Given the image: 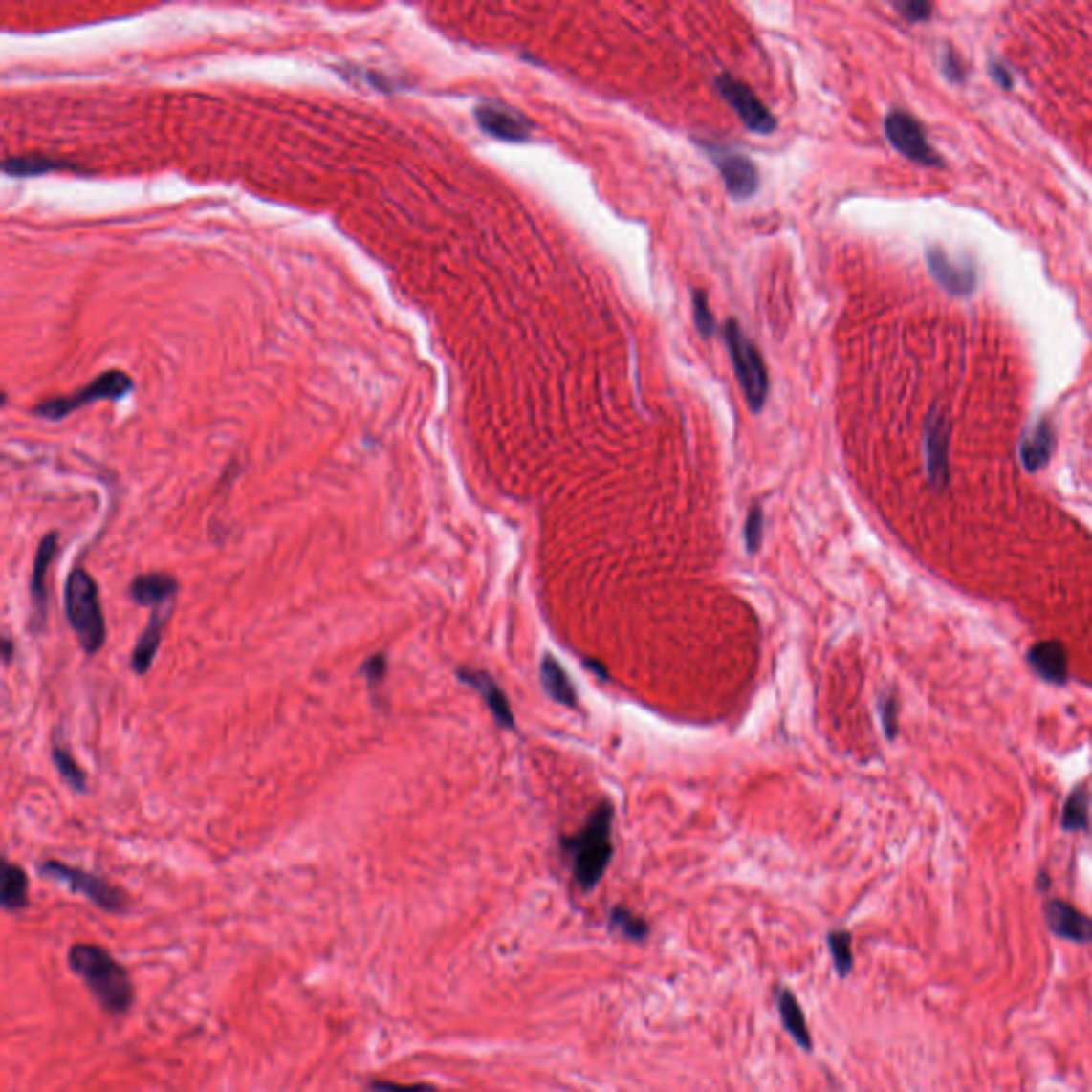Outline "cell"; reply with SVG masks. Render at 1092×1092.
<instances>
[{"mask_svg": "<svg viewBox=\"0 0 1092 1092\" xmlns=\"http://www.w3.org/2000/svg\"><path fill=\"white\" fill-rule=\"evenodd\" d=\"M69 967L105 1012L120 1016L128 1012L135 1001L133 982L126 969L95 943H76L69 950Z\"/></svg>", "mask_w": 1092, "mask_h": 1092, "instance_id": "6da1fadb", "label": "cell"}, {"mask_svg": "<svg viewBox=\"0 0 1092 1092\" xmlns=\"http://www.w3.org/2000/svg\"><path fill=\"white\" fill-rule=\"evenodd\" d=\"M613 804L601 800L577 835L561 841L572 864V875L589 892L601 882L613 858Z\"/></svg>", "mask_w": 1092, "mask_h": 1092, "instance_id": "7a4b0ae2", "label": "cell"}, {"mask_svg": "<svg viewBox=\"0 0 1092 1092\" xmlns=\"http://www.w3.org/2000/svg\"><path fill=\"white\" fill-rule=\"evenodd\" d=\"M64 613L83 653L97 655L103 649L107 623L103 606H100L98 585L83 568H76L69 574L64 585Z\"/></svg>", "mask_w": 1092, "mask_h": 1092, "instance_id": "3957f363", "label": "cell"}, {"mask_svg": "<svg viewBox=\"0 0 1092 1092\" xmlns=\"http://www.w3.org/2000/svg\"><path fill=\"white\" fill-rule=\"evenodd\" d=\"M724 339L749 408L760 412L768 397V372L760 350L745 336V331L738 327L736 320H730L726 325Z\"/></svg>", "mask_w": 1092, "mask_h": 1092, "instance_id": "277c9868", "label": "cell"}, {"mask_svg": "<svg viewBox=\"0 0 1092 1092\" xmlns=\"http://www.w3.org/2000/svg\"><path fill=\"white\" fill-rule=\"evenodd\" d=\"M39 871L48 879H54V882L67 885L71 892L86 896L90 903H95L98 909H103L107 913H124L128 909L126 894L107 884L103 877L92 875L88 871H83V868L62 864L58 860H45Z\"/></svg>", "mask_w": 1092, "mask_h": 1092, "instance_id": "5b68a950", "label": "cell"}, {"mask_svg": "<svg viewBox=\"0 0 1092 1092\" xmlns=\"http://www.w3.org/2000/svg\"><path fill=\"white\" fill-rule=\"evenodd\" d=\"M133 388L131 378L122 372H107L103 376H98L97 381H92L88 386L79 388L69 397H55V400H48L36 405L33 410L36 416H43V419L48 421H60L64 416H69L71 412L79 410L81 405L92 404V402H98V400H118V397L126 395L128 391Z\"/></svg>", "mask_w": 1092, "mask_h": 1092, "instance_id": "8992f818", "label": "cell"}, {"mask_svg": "<svg viewBox=\"0 0 1092 1092\" xmlns=\"http://www.w3.org/2000/svg\"><path fill=\"white\" fill-rule=\"evenodd\" d=\"M715 86L719 90V95L724 97L726 103L736 111L740 122H743L749 131L755 133V135L775 133L776 118L773 116V111L755 97V92L749 88L747 83L738 81L732 76L724 73V76L717 77Z\"/></svg>", "mask_w": 1092, "mask_h": 1092, "instance_id": "52a82bcc", "label": "cell"}, {"mask_svg": "<svg viewBox=\"0 0 1092 1092\" xmlns=\"http://www.w3.org/2000/svg\"><path fill=\"white\" fill-rule=\"evenodd\" d=\"M885 135L896 150H899L906 159L924 164V166H939L941 159L934 152V147L927 142L922 126L913 116L905 114V111H890L885 118Z\"/></svg>", "mask_w": 1092, "mask_h": 1092, "instance_id": "ba28073f", "label": "cell"}, {"mask_svg": "<svg viewBox=\"0 0 1092 1092\" xmlns=\"http://www.w3.org/2000/svg\"><path fill=\"white\" fill-rule=\"evenodd\" d=\"M924 452L932 487L946 489L950 483V425L939 408H932L924 423Z\"/></svg>", "mask_w": 1092, "mask_h": 1092, "instance_id": "9c48e42d", "label": "cell"}, {"mask_svg": "<svg viewBox=\"0 0 1092 1092\" xmlns=\"http://www.w3.org/2000/svg\"><path fill=\"white\" fill-rule=\"evenodd\" d=\"M474 116L480 131L499 139V142L521 143L534 133L532 120L504 103H480L474 109Z\"/></svg>", "mask_w": 1092, "mask_h": 1092, "instance_id": "30bf717a", "label": "cell"}, {"mask_svg": "<svg viewBox=\"0 0 1092 1092\" xmlns=\"http://www.w3.org/2000/svg\"><path fill=\"white\" fill-rule=\"evenodd\" d=\"M707 150L719 166L721 180H724L730 197L743 201L755 194L757 186H760V175H757L755 164L745 154L728 152L724 147H715L710 143L707 145Z\"/></svg>", "mask_w": 1092, "mask_h": 1092, "instance_id": "8fae6325", "label": "cell"}, {"mask_svg": "<svg viewBox=\"0 0 1092 1092\" xmlns=\"http://www.w3.org/2000/svg\"><path fill=\"white\" fill-rule=\"evenodd\" d=\"M58 532H48L36 546L34 563H33V577H31V601L34 610V632H43L45 623H48V572L55 555H58Z\"/></svg>", "mask_w": 1092, "mask_h": 1092, "instance_id": "7c38bea8", "label": "cell"}, {"mask_svg": "<svg viewBox=\"0 0 1092 1092\" xmlns=\"http://www.w3.org/2000/svg\"><path fill=\"white\" fill-rule=\"evenodd\" d=\"M1043 920L1059 939L1088 946L1092 943V918L1060 899H1050L1043 905Z\"/></svg>", "mask_w": 1092, "mask_h": 1092, "instance_id": "4fadbf2b", "label": "cell"}, {"mask_svg": "<svg viewBox=\"0 0 1092 1092\" xmlns=\"http://www.w3.org/2000/svg\"><path fill=\"white\" fill-rule=\"evenodd\" d=\"M457 679L461 683H466L468 688L476 689L480 693V698L485 700V705L489 707V710H491V715L497 721L499 728L514 730L516 719H514L511 702H508L506 693L495 683L491 674L485 672V670H474V668H457Z\"/></svg>", "mask_w": 1092, "mask_h": 1092, "instance_id": "5bb4252c", "label": "cell"}, {"mask_svg": "<svg viewBox=\"0 0 1092 1092\" xmlns=\"http://www.w3.org/2000/svg\"><path fill=\"white\" fill-rule=\"evenodd\" d=\"M171 615H173V604L152 608L150 622H147L145 629L142 632V636H139V641H137L135 649L131 653V670L135 674H139V677H143V674L150 672L156 655H159V651H161L164 627H166V623H169Z\"/></svg>", "mask_w": 1092, "mask_h": 1092, "instance_id": "9a60e30c", "label": "cell"}, {"mask_svg": "<svg viewBox=\"0 0 1092 1092\" xmlns=\"http://www.w3.org/2000/svg\"><path fill=\"white\" fill-rule=\"evenodd\" d=\"M180 591V582L169 572H147L139 574L128 585V596L137 606L159 608L175 604V596Z\"/></svg>", "mask_w": 1092, "mask_h": 1092, "instance_id": "2e32d148", "label": "cell"}, {"mask_svg": "<svg viewBox=\"0 0 1092 1092\" xmlns=\"http://www.w3.org/2000/svg\"><path fill=\"white\" fill-rule=\"evenodd\" d=\"M928 267L943 289L954 295H969L975 289V270L969 263H954L943 248L928 250Z\"/></svg>", "mask_w": 1092, "mask_h": 1092, "instance_id": "e0dca14e", "label": "cell"}, {"mask_svg": "<svg viewBox=\"0 0 1092 1092\" xmlns=\"http://www.w3.org/2000/svg\"><path fill=\"white\" fill-rule=\"evenodd\" d=\"M1031 668L1039 674L1043 681L1062 685L1069 679V662L1067 651L1062 643L1059 641H1045L1033 644L1029 653H1026Z\"/></svg>", "mask_w": 1092, "mask_h": 1092, "instance_id": "ac0fdd59", "label": "cell"}, {"mask_svg": "<svg viewBox=\"0 0 1092 1092\" xmlns=\"http://www.w3.org/2000/svg\"><path fill=\"white\" fill-rule=\"evenodd\" d=\"M1054 444H1057V438H1054L1052 425L1048 421L1035 425V429L1026 433L1020 444L1022 466L1029 471L1041 470L1052 457Z\"/></svg>", "mask_w": 1092, "mask_h": 1092, "instance_id": "d6986e66", "label": "cell"}, {"mask_svg": "<svg viewBox=\"0 0 1092 1092\" xmlns=\"http://www.w3.org/2000/svg\"><path fill=\"white\" fill-rule=\"evenodd\" d=\"M776 1007H779L781 1022L785 1026V1031L790 1033V1037L798 1043L804 1052H811L813 1050L811 1031L798 998H796L788 988H779L776 990Z\"/></svg>", "mask_w": 1092, "mask_h": 1092, "instance_id": "ffe728a7", "label": "cell"}, {"mask_svg": "<svg viewBox=\"0 0 1092 1092\" xmlns=\"http://www.w3.org/2000/svg\"><path fill=\"white\" fill-rule=\"evenodd\" d=\"M540 681H542L544 691L549 693L555 702H559V705L568 707V709L577 707V691H574V685L570 683L566 670H563V666L555 660L553 655L542 657Z\"/></svg>", "mask_w": 1092, "mask_h": 1092, "instance_id": "44dd1931", "label": "cell"}, {"mask_svg": "<svg viewBox=\"0 0 1092 1092\" xmlns=\"http://www.w3.org/2000/svg\"><path fill=\"white\" fill-rule=\"evenodd\" d=\"M0 903H3L5 911H22L28 906V875L22 866L3 863V873H0Z\"/></svg>", "mask_w": 1092, "mask_h": 1092, "instance_id": "7402d4cb", "label": "cell"}, {"mask_svg": "<svg viewBox=\"0 0 1092 1092\" xmlns=\"http://www.w3.org/2000/svg\"><path fill=\"white\" fill-rule=\"evenodd\" d=\"M52 762L55 766V771L60 773V776L64 781H67V785L73 792L76 794L88 792V776H86V773H83V768L77 764V760L73 757V753L69 752L67 747L60 745V743H54Z\"/></svg>", "mask_w": 1092, "mask_h": 1092, "instance_id": "603a6c76", "label": "cell"}, {"mask_svg": "<svg viewBox=\"0 0 1092 1092\" xmlns=\"http://www.w3.org/2000/svg\"><path fill=\"white\" fill-rule=\"evenodd\" d=\"M1088 809H1090V794L1084 785H1078V788H1073V792L1069 794L1065 807H1062V818H1060L1062 830L1069 832L1086 830L1090 821Z\"/></svg>", "mask_w": 1092, "mask_h": 1092, "instance_id": "cb8c5ba5", "label": "cell"}, {"mask_svg": "<svg viewBox=\"0 0 1092 1092\" xmlns=\"http://www.w3.org/2000/svg\"><path fill=\"white\" fill-rule=\"evenodd\" d=\"M608 924L610 928L617 930L619 934H623L625 939H632V941H644L649 937V924H646L641 915H636L627 909L623 905H617L610 909L608 915Z\"/></svg>", "mask_w": 1092, "mask_h": 1092, "instance_id": "d4e9b609", "label": "cell"}, {"mask_svg": "<svg viewBox=\"0 0 1092 1092\" xmlns=\"http://www.w3.org/2000/svg\"><path fill=\"white\" fill-rule=\"evenodd\" d=\"M828 950L839 977H847L854 969V951H851V934L847 930L828 932Z\"/></svg>", "mask_w": 1092, "mask_h": 1092, "instance_id": "484cf974", "label": "cell"}, {"mask_svg": "<svg viewBox=\"0 0 1092 1092\" xmlns=\"http://www.w3.org/2000/svg\"><path fill=\"white\" fill-rule=\"evenodd\" d=\"M67 163L50 161L45 156H15V159H7L3 169L7 175H41L54 169H62Z\"/></svg>", "mask_w": 1092, "mask_h": 1092, "instance_id": "4316f807", "label": "cell"}, {"mask_svg": "<svg viewBox=\"0 0 1092 1092\" xmlns=\"http://www.w3.org/2000/svg\"><path fill=\"white\" fill-rule=\"evenodd\" d=\"M386 672H388V660L384 653L369 655L367 660L359 666V674L367 681V688L372 693H378V689L382 688Z\"/></svg>", "mask_w": 1092, "mask_h": 1092, "instance_id": "83f0119b", "label": "cell"}, {"mask_svg": "<svg viewBox=\"0 0 1092 1092\" xmlns=\"http://www.w3.org/2000/svg\"><path fill=\"white\" fill-rule=\"evenodd\" d=\"M762 538H764V513L762 506L755 504L749 508L745 521V546L749 555H755L760 551Z\"/></svg>", "mask_w": 1092, "mask_h": 1092, "instance_id": "f1b7e54d", "label": "cell"}, {"mask_svg": "<svg viewBox=\"0 0 1092 1092\" xmlns=\"http://www.w3.org/2000/svg\"><path fill=\"white\" fill-rule=\"evenodd\" d=\"M691 301H693V322H696V329L700 331V336L710 338L717 329V320L709 308L707 295L702 291H696Z\"/></svg>", "mask_w": 1092, "mask_h": 1092, "instance_id": "f546056e", "label": "cell"}, {"mask_svg": "<svg viewBox=\"0 0 1092 1092\" xmlns=\"http://www.w3.org/2000/svg\"><path fill=\"white\" fill-rule=\"evenodd\" d=\"M879 717H882V726L887 738H896L899 732V705H896L894 696H884L879 700Z\"/></svg>", "mask_w": 1092, "mask_h": 1092, "instance_id": "4dcf8cb0", "label": "cell"}, {"mask_svg": "<svg viewBox=\"0 0 1092 1092\" xmlns=\"http://www.w3.org/2000/svg\"><path fill=\"white\" fill-rule=\"evenodd\" d=\"M894 9L906 22H927L932 13V5L924 0H899L894 3Z\"/></svg>", "mask_w": 1092, "mask_h": 1092, "instance_id": "1f68e13d", "label": "cell"}, {"mask_svg": "<svg viewBox=\"0 0 1092 1092\" xmlns=\"http://www.w3.org/2000/svg\"><path fill=\"white\" fill-rule=\"evenodd\" d=\"M367 1088L372 1092H440L431 1084H397L391 1080H372Z\"/></svg>", "mask_w": 1092, "mask_h": 1092, "instance_id": "d6a6232c", "label": "cell"}, {"mask_svg": "<svg viewBox=\"0 0 1092 1092\" xmlns=\"http://www.w3.org/2000/svg\"><path fill=\"white\" fill-rule=\"evenodd\" d=\"M941 69H943V73H946V76H948L951 81H962V79H965V71H962V64H960V60H958V55H956L954 52H951V50H948L946 54H943Z\"/></svg>", "mask_w": 1092, "mask_h": 1092, "instance_id": "836d02e7", "label": "cell"}, {"mask_svg": "<svg viewBox=\"0 0 1092 1092\" xmlns=\"http://www.w3.org/2000/svg\"><path fill=\"white\" fill-rule=\"evenodd\" d=\"M990 76H993V79H994L1001 88H1007V90L1012 88V76H1010V71H1007V69L1003 67V64L990 62Z\"/></svg>", "mask_w": 1092, "mask_h": 1092, "instance_id": "e575fe53", "label": "cell"}, {"mask_svg": "<svg viewBox=\"0 0 1092 1092\" xmlns=\"http://www.w3.org/2000/svg\"><path fill=\"white\" fill-rule=\"evenodd\" d=\"M11 657H13V641L11 638H5L3 641V660L9 664L11 662Z\"/></svg>", "mask_w": 1092, "mask_h": 1092, "instance_id": "d590c367", "label": "cell"}, {"mask_svg": "<svg viewBox=\"0 0 1092 1092\" xmlns=\"http://www.w3.org/2000/svg\"><path fill=\"white\" fill-rule=\"evenodd\" d=\"M1039 885H1041V890H1045V887H1048V875H1045V873L1039 875Z\"/></svg>", "mask_w": 1092, "mask_h": 1092, "instance_id": "8d00e7d4", "label": "cell"}]
</instances>
